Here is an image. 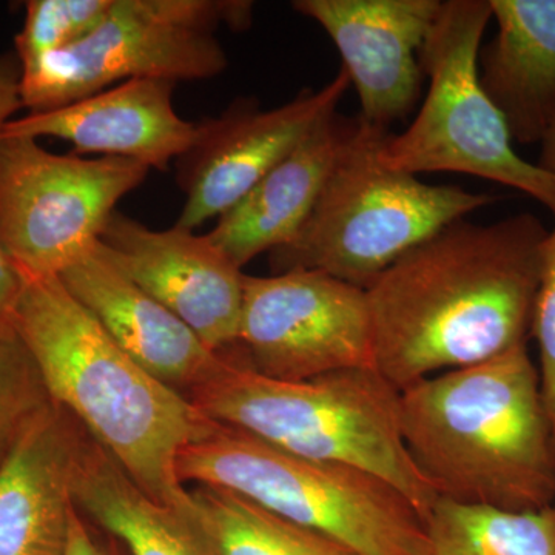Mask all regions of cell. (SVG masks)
<instances>
[{
    "instance_id": "2",
    "label": "cell",
    "mask_w": 555,
    "mask_h": 555,
    "mask_svg": "<svg viewBox=\"0 0 555 555\" xmlns=\"http://www.w3.org/2000/svg\"><path fill=\"white\" fill-rule=\"evenodd\" d=\"M11 323L30 349L51 401L145 494L192 518L178 459L214 422L134 363L60 278L24 280Z\"/></svg>"
},
{
    "instance_id": "24",
    "label": "cell",
    "mask_w": 555,
    "mask_h": 555,
    "mask_svg": "<svg viewBox=\"0 0 555 555\" xmlns=\"http://www.w3.org/2000/svg\"><path fill=\"white\" fill-rule=\"evenodd\" d=\"M531 337L539 346L540 389L555 447V228L547 232L542 251L539 288L532 312Z\"/></svg>"
},
{
    "instance_id": "8",
    "label": "cell",
    "mask_w": 555,
    "mask_h": 555,
    "mask_svg": "<svg viewBox=\"0 0 555 555\" xmlns=\"http://www.w3.org/2000/svg\"><path fill=\"white\" fill-rule=\"evenodd\" d=\"M244 0H113L101 24L75 46L22 68V107H65L130 79L204 80L228 68L221 25L246 30Z\"/></svg>"
},
{
    "instance_id": "18",
    "label": "cell",
    "mask_w": 555,
    "mask_h": 555,
    "mask_svg": "<svg viewBox=\"0 0 555 555\" xmlns=\"http://www.w3.org/2000/svg\"><path fill=\"white\" fill-rule=\"evenodd\" d=\"M499 25L478 79L513 142L540 144L555 116V0H489Z\"/></svg>"
},
{
    "instance_id": "12",
    "label": "cell",
    "mask_w": 555,
    "mask_h": 555,
    "mask_svg": "<svg viewBox=\"0 0 555 555\" xmlns=\"http://www.w3.org/2000/svg\"><path fill=\"white\" fill-rule=\"evenodd\" d=\"M104 257L175 313L214 352L240 349L244 275L207 235L145 228L116 210L98 241Z\"/></svg>"
},
{
    "instance_id": "22",
    "label": "cell",
    "mask_w": 555,
    "mask_h": 555,
    "mask_svg": "<svg viewBox=\"0 0 555 555\" xmlns=\"http://www.w3.org/2000/svg\"><path fill=\"white\" fill-rule=\"evenodd\" d=\"M53 403L30 349L13 323L0 324V465L17 438Z\"/></svg>"
},
{
    "instance_id": "14",
    "label": "cell",
    "mask_w": 555,
    "mask_h": 555,
    "mask_svg": "<svg viewBox=\"0 0 555 555\" xmlns=\"http://www.w3.org/2000/svg\"><path fill=\"white\" fill-rule=\"evenodd\" d=\"M175 86L166 79L126 80L65 107L11 119L0 134L57 138L78 156H113L167 170L198 133V124L175 109Z\"/></svg>"
},
{
    "instance_id": "21",
    "label": "cell",
    "mask_w": 555,
    "mask_h": 555,
    "mask_svg": "<svg viewBox=\"0 0 555 555\" xmlns=\"http://www.w3.org/2000/svg\"><path fill=\"white\" fill-rule=\"evenodd\" d=\"M190 496L193 524L215 555H356L235 492L195 486Z\"/></svg>"
},
{
    "instance_id": "1",
    "label": "cell",
    "mask_w": 555,
    "mask_h": 555,
    "mask_svg": "<svg viewBox=\"0 0 555 555\" xmlns=\"http://www.w3.org/2000/svg\"><path fill=\"white\" fill-rule=\"evenodd\" d=\"M547 232L531 214L452 222L366 291L375 369L398 390L526 345Z\"/></svg>"
},
{
    "instance_id": "27",
    "label": "cell",
    "mask_w": 555,
    "mask_h": 555,
    "mask_svg": "<svg viewBox=\"0 0 555 555\" xmlns=\"http://www.w3.org/2000/svg\"><path fill=\"white\" fill-rule=\"evenodd\" d=\"M22 288L24 278L11 261L0 240V324L10 323Z\"/></svg>"
},
{
    "instance_id": "23",
    "label": "cell",
    "mask_w": 555,
    "mask_h": 555,
    "mask_svg": "<svg viewBox=\"0 0 555 555\" xmlns=\"http://www.w3.org/2000/svg\"><path fill=\"white\" fill-rule=\"evenodd\" d=\"M113 0H30L24 27L16 36L17 60L30 67L47 54L75 46L89 36Z\"/></svg>"
},
{
    "instance_id": "5",
    "label": "cell",
    "mask_w": 555,
    "mask_h": 555,
    "mask_svg": "<svg viewBox=\"0 0 555 555\" xmlns=\"http://www.w3.org/2000/svg\"><path fill=\"white\" fill-rule=\"evenodd\" d=\"M182 485L235 492L356 555H426L425 521L408 496L374 474L318 462L214 423L182 449Z\"/></svg>"
},
{
    "instance_id": "19",
    "label": "cell",
    "mask_w": 555,
    "mask_h": 555,
    "mask_svg": "<svg viewBox=\"0 0 555 555\" xmlns=\"http://www.w3.org/2000/svg\"><path fill=\"white\" fill-rule=\"evenodd\" d=\"M73 502L129 555H215L192 518L145 494L86 430Z\"/></svg>"
},
{
    "instance_id": "17",
    "label": "cell",
    "mask_w": 555,
    "mask_h": 555,
    "mask_svg": "<svg viewBox=\"0 0 555 555\" xmlns=\"http://www.w3.org/2000/svg\"><path fill=\"white\" fill-rule=\"evenodd\" d=\"M358 118L338 112L310 131L207 233L240 269L297 235L328 175L352 138Z\"/></svg>"
},
{
    "instance_id": "9",
    "label": "cell",
    "mask_w": 555,
    "mask_h": 555,
    "mask_svg": "<svg viewBox=\"0 0 555 555\" xmlns=\"http://www.w3.org/2000/svg\"><path fill=\"white\" fill-rule=\"evenodd\" d=\"M149 171L137 160L56 155L38 139L0 134V240L22 278H60L96 246Z\"/></svg>"
},
{
    "instance_id": "6",
    "label": "cell",
    "mask_w": 555,
    "mask_h": 555,
    "mask_svg": "<svg viewBox=\"0 0 555 555\" xmlns=\"http://www.w3.org/2000/svg\"><path fill=\"white\" fill-rule=\"evenodd\" d=\"M389 133L358 116L305 224L270 251L273 272L318 270L366 288L422 241L499 201L385 166L379 149Z\"/></svg>"
},
{
    "instance_id": "28",
    "label": "cell",
    "mask_w": 555,
    "mask_h": 555,
    "mask_svg": "<svg viewBox=\"0 0 555 555\" xmlns=\"http://www.w3.org/2000/svg\"><path fill=\"white\" fill-rule=\"evenodd\" d=\"M540 145H542V149H540V158L537 166L542 167L543 170L555 177V116L551 120Z\"/></svg>"
},
{
    "instance_id": "10",
    "label": "cell",
    "mask_w": 555,
    "mask_h": 555,
    "mask_svg": "<svg viewBox=\"0 0 555 555\" xmlns=\"http://www.w3.org/2000/svg\"><path fill=\"white\" fill-rule=\"evenodd\" d=\"M240 350L281 382L375 369L366 291L318 270L246 275Z\"/></svg>"
},
{
    "instance_id": "20",
    "label": "cell",
    "mask_w": 555,
    "mask_h": 555,
    "mask_svg": "<svg viewBox=\"0 0 555 555\" xmlns=\"http://www.w3.org/2000/svg\"><path fill=\"white\" fill-rule=\"evenodd\" d=\"M425 529L426 555H555V505L506 511L438 496Z\"/></svg>"
},
{
    "instance_id": "4",
    "label": "cell",
    "mask_w": 555,
    "mask_h": 555,
    "mask_svg": "<svg viewBox=\"0 0 555 555\" xmlns=\"http://www.w3.org/2000/svg\"><path fill=\"white\" fill-rule=\"evenodd\" d=\"M400 397L377 369L281 382L255 372L238 349L188 398L217 425L291 454L374 474L408 496L425 521L438 494L404 443Z\"/></svg>"
},
{
    "instance_id": "13",
    "label": "cell",
    "mask_w": 555,
    "mask_h": 555,
    "mask_svg": "<svg viewBox=\"0 0 555 555\" xmlns=\"http://www.w3.org/2000/svg\"><path fill=\"white\" fill-rule=\"evenodd\" d=\"M441 0H297L295 11L327 33L360 98V118L378 129L411 115L422 93L420 50Z\"/></svg>"
},
{
    "instance_id": "16",
    "label": "cell",
    "mask_w": 555,
    "mask_h": 555,
    "mask_svg": "<svg viewBox=\"0 0 555 555\" xmlns=\"http://www.w3.org/2000/svg\"><path fill=\"white\" fill-rule=\"evenodd\" d=\"M83 429L51 403L0 465V555H65Z\"/></svg>"
},
{
    "instance_id": "11",
    "label": "cell",
    "mask_w": 555,
    "mask_h": 555,
    "mask_svg": "<svg viewBox=\"0 0 555 555\" xmlns=\"http://www.w3.org/2000/svg\"><path fill=\"white\" fill-rule=\"evenodd\" d=\"M349 86L341 69L323 89L301 91L280 107L261 109L243 101L199 122L192 147L177 160L185 203L175 225L195 232L208 219L228 214L321 120L337 112Z\"/></svg>"
},
{
    "instance_id": "25",
    "label": "cell",
    "mask_w": 555,
    "mask_h": 555,
    "mask_svg": "<svg viewBox=\"0 0 555 555\" xmlns=\"http://www.w3.org/2000/svg\"><path fill=\"white\" fill-rule=\"evenodd\" d=\"M65 555H122V553L116 545L115 539L109 542L98 537V532L91 528L89 518L80 514L75 506L69 520V539Z\"/></svg>"
},
{
    "instance_id": "3",
    "label": "cell",
    "mask_w": 555,
    "mask_h": 555,
    "mask_svg": "<svg viewBox=\"0 0 555 555\" xmlns=\"http://www.w3.org/2000/svg\"><path fill=\"white\" fill-rule=\"evenodd\" d=\"M400 420L438 496L506 511L555 505L553 430L528 346L401 390Z\"/></svg>"
},
{
    "instance_id": "15",
    "label": "cell",
    "mask_w": 555,
    "mask_h": 555,
    "mask_svg": "<svg viewBox=\"0 0 555 555\" xmlns=\"http://www.w3.org/2000/svg\"><path fill=\"white\" fill-rule=\"evenodd\" d=\"M60 280L134 363L182 396L224 363L228 353L214 352L184 321L119 272L98 244Z\"/></svg>"
},
{
    "instance_id": "26",
    "label": "cell",
    "mask_w": 555,
    "mask_h": 555,
    "mask_svg": "<svg viewBox=\"0 0 555 555\" xmlns=\"http://www.w3.org/2000/svg\"><path fill=\"white\" fill-rule=\"evenodd\" d=\"M22 67L17 56H0V130L22 108Z\"/></svg>"
},
{
    "instance_id": "7",
    "label": "cell",
    "mask_w": 555,
    "mask_h": 555,
    "mask_svg": "<svg viewBox=\"0 0 555 555\" xmlns=\"http://www.w3.org/2000/svg\"><path fill=\"white\" fill-rule=\"evenodd\" d=\"M492 20L489 0H447L420 50L430 86L408 130L387 134L379 159L406 173H454L499 182L539 201L555 218V177L513 147L478 79V53Z\"/></svg>"
}]
</instances>
